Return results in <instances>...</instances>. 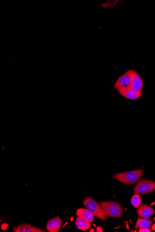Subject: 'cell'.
<instances>
[{"mask_svg":"<svg viewBox=\"0 0 155 232\" xmlns=\"http://www.w3.org/2000/svg\"><path fill=\"white\" fill-rule=\"evenodd\" d=\"M14 232H45L44 230L28 223L22 224L13 227Z\"/></svg>","mask_w":155,"mask_h":232,"instance_id":"cell-10","label":"cell"},{"mask_svg":"<svg viewBox=\"0 0 155 232\" xmlns=\"http://www.w3.org/2000/svg\"><path fill=\"white\" fill-rule=\"evenodd\" d=\"M155 189V182L146 179H140L133 189L135 194L146 195L153 192Z\"/></svg>","mask_w":155,"mask_h":232,"instance_id":"cell-4","label":"cell"},{"mask_svg":"<svg viewBox=\"0 0 155 232\" xmlns=\"http://www.w3.org/2000/svg\"><path fill=\"white\" fill-rule=\"evenodd\" d=\"M98 203L106 217L117 218L122 216L123 208L119 203L113 201H102Z\"/></svg>","mask_w":155,"mask_h":232,"instance_id":"cell-2","label":"cell"},{"mask_svg":"<svg viewBox=\"0 0 155 232\" xmlns=\"http://www.w3.org/2000/svg\"><path fill=\"white\" fill-rule=\"evenodd\" d=\"M143 173V170L139 169L117 173L113 176V177L115 179L124 184H134L142 177Z\"/></svg>","mask_w":155,"mask_h":232,"instance_id":"cell-1","label":"cell"},{"mask_svg":"<svg viewBox=\"0 0 155 232\" xmlns=\"http://www.w3.org/2000/svg\"><path fill=\"white\" fill-rule=\"evenodd\" d=\"M75 224L78 229L83 231H86L91 227L90 222L80 217H77Z\"/></svg>","mask_w":155,"mask_h":232,"instance_id":"cell-12","label":"cell"},{"mask_svg":"<svg viewBox=\"0 0 155 232\" xmlns=\"http://www.w3.org/2000/svg\"><path fill=\"white\" fill-rule=\"evenodd\" d=\"M83 204L85 208L91 211L97 217L103 221L107 220V217L103 212L101 206L95 199L86 197L83 200Z\"/></svg>","mask_w":155,"mask_h":232,"instance_id":"cell-3","label":"cell"},{"mask_svg":"<svg viewBox=\"0 0 155 232\" xmlns=\"http://www.w3.org/2000/svg\"><path fill=\"white\" fill-rule=\"evenodd\" d=\"M153 224V221L149 220L147 219L143 218H139L136 220V223L135 228L136 229L137 228H150L152 227Z\"/></svg>","mask_w":155,"mask_h":232,"instance_id":"cell-13","label":"cell"},{"mask_svg":"<svg viewBox=\"0 0 155 232\" xmlns=\"http://www.w3.org/2000/svg\"><path fill=\"white\" fill-rule=\"evenodd\" d=\"M140 232H151V230L150 228H140L139 230Z\"/></svg>","mask_w":155,"mask_h":232,"instance_id":"cell-16","label":"cell"},{"mask_svg":"<svg viewBox=\"0 0 155 232\" xmlns=\"http://www.w3.org/2000/svg\"><path fill=\"white\" fill-rule=\"evenodd\" d=\"M62 220L59 217L49 220L46 224V229L48 232H58L62 225Z\"/></svg>","mask_w":155,"mask_h":232,"instance_id":"cell-8","label":"cell"},{"mask_svg":"<svg viewBox=\"0 0 155 232\" xmlns=\"http://www.w3.org/2000/svg\"><path fill=\"white\" fill-rule=\"evenodd\" d=\"M151 229H152V230L155 231V224L153 225V226H152V227H151Z\"/></svg>","mask_w":155,"mask_h":232,"instance_id":"cell-17","label":"cell"},{"mask_svg":"<svg viewBox=\"0 0 155 232\" xmlns=\"http://www.w3.org/2000/svg\"><path fill=\"white\" fill-rule=\"evenodd\" d=\"M132 81L128 87L136 92H142L143 87V82L141 77L134 70H130Z\"/></svg>","mask_w":155,"mask_h":232,"instance_id":"cell-5","label":"cell"},{"mask_svg":"<svg viewBox=\"0 0 155 232\" xmlns=\"http://www.w3.org/2000/svg\"><path fill=\"white\" fill-rule=\"evenodd\" d=\"M155 209L149 205L146 204H142L137 208L136 213L140 217L143 218H150V217L153 215Z\"/></svg>","mask_w":155,"mask_h":232,"instance_id":"cell-9","label":"cell"},{"mask_svg":"<svg viewBox=\"0 0 155 232\" xmlns=\"http://www.w3.org/2000/svg\"><path fill=\"white\" fill-rule=\"evenodd\" d=\"M117 2H118L117 1H111L108 2H106V3H103L102 4V7H104V8H108V6H110L111 5V8H112V7H114V6H115V4L117 3ZM109 8H110V7H109Z\"/></svg>","mask_w":155,"mask_h":232,"instance_id":"cell-15","label":"cell"},{"mask_svg":"<svg viewBox=\"0 0 155 232\" xmlns=\"http://www.w3.org/2000/svg\"><path fill=\"white\" fill-rule=\"evenodd\" d=\"M76 215L77 217H81L84 219L88 221L89 222H92L94 220V215L88 209L84 208H79L76 210Z\"/></svg>","mask_w":155,"mask_h":232,"instance_id":"cell-11","label":"cell"},{"mask_svg":"<svg viewBox=\"0 0 155 232\" xmlns=\"http://www.w3.org/2000/svg\"><path fill=\"white\" fill-rule=\"evenodd\" d=\"M131 203L133 207L135 208H138L141 205V198L140 194H135L132 196Z\"/></svg>","mask_w":155,"mask_h":232,"instance_id":"cell-14","label":"cell"},{"mask_svg":"<svg viewBox=\"0 0 155 232\" xmlns=\"http://www.w3.org/2000/svg\"><path fill=\"white\" fill-rule=\"evenodd\" d=\"M118 93L120 95L128 99L135 100L140 98L143 95L142 92H136L133 90L128 87H125L118 90Z\"/></svg>","mask_w":155,"mask_h":232,"instance_id":"cell-7","label":"cell"},{"mask_svg":"<svg viewBox=\"0 0 155 232\" xmlns=\"http://www.w3.org/2000/svg\"><path fill=\"white\" fill-rule=\"evenodd\" d=\"M154 220H155V218H154Z\"/></svg>","mask_w":155,"mask_h":232,"instance_id":"cell-18","label":"cell"},{"mask_svg":"<svg viewBox=\"0 0 155 232\" xmlns=\"http://www.w3.org/2000/svg\"><path fill=\"white\" fill-rule=\"evenodd\" d=\"M132 81L131 72L130 70H127L124 74L120 77L116 83H115L113 87L117 90L122 89L125 87H128L131 84Z\"/></svg>","mask_w":155,"mask_h":232,"instance_id":"cell-6","label":"cell"}]
</instances>
